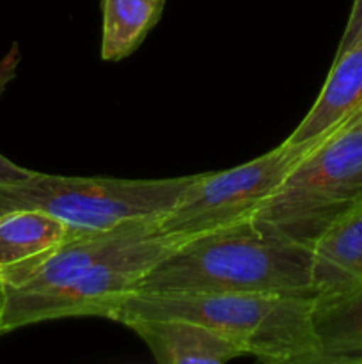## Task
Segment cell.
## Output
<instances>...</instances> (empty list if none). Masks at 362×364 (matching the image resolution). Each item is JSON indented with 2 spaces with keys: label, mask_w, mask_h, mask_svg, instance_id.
<instances>
[{
  "label": "cell",
  "mask_w": 362,
  "mask_h": 364,
  "mask_svg": "<svg viewBox=\"0 0 362 364\" xmlns=\"http://www.w3.org/2000/svg\"><path fill=\"white\" fill-rule=\"evenodd\" d=\"M362 39V0H353V6H351L350 18H348L346 28L343 32V38H341L339 45H337L336 57L344 53L346 50H350L351 46L357 45Z\"/></svg>",
  "instance_id": "obj_13"
},
{
  "label": "cell",
  "mask_w": 362,
  "mask_h": 364,
  "mask_svg": "<svg viewBox=\"0 0 362 364\" xmlns=\"http://www.w3.org/2000/svg\"><path fill=\"white\" fill-rule=\"evenodd\" d=\"M312 249L256 219L177 244L133 294L311 295Z\"/></svg>",
  "instance_id": "obj_2"
},
{
  "label": "cell",
  "mask_w": 362,
  "mask_h": 364,
  "mask_svg": "<svg viewBox=\"0 0 362 364\" xmlns=\"http://www.w3.org/2000/svg\"><path fill=\"white\" fill-rule=\"evenodd\" d=\"M4 306H6V294H4V284L0 279V336H4Z\"/></svg>",
  "instance_id": "obj_16"
},
{
  "label": "cell",
  "mask_w": 362,
  "mask_h": 364,
  "mask_svg": "<svg viewBox=\"0 0 362 364\" xmlns=\"http://www.w3.org/2000/svg\"><path fill=\"white\" fill-rule=\"evenodd\" d=\"M314 364H362V284L312 301Z\"/></svg>",
  "instance_id": "obj_11"
},
{
  "label": "cell",
  "mask_w": 362,
  "mask_h": 364,
  "mask_svg": "<svg viewBox=\"0 0 362 364\" xmlns=\"http://www.w3.org/2000/svg\"><path fill=\"white\" fill-rule=\"evenodd\" d=\"M35 171L25 169V167L18 166V164L11 162L9 159L0 153V183H14V181H21L25 178L32 176Z\"/></svg>",
  "instance_id": "obj_15"
},
{
  "label": "cell",
  "mask_w": 362,
  "mask_h": 364,
  "mask_svg": "<svg viewBox=\"0 0 362 364\" xmlns=\"http://www.w3.org/2000/svg\"><path fill=\"white\" fill-rule=\"evenodd\" d=\"M167 0H102V59L130 57L156 27Z\"/></svg>",
  "instance_id": "obj_12"
},
{
  "label": "cell",
  "mask_w": 362,
  "mask_h": 364,
  "mask_svg": "<svg viewBox=\"0 0 362 364\" xmlns=\"http://www.w3.org/2000/svg\"><path fill=\"white\" fill-rule=\"evenodd\" d=\"M158 364H224L247 355L233 338L187 318H130L123 323Z\"/></svg>",
  "instance_id": "obj_7"
},
{
  "label": "cell",
  "mask_w": 362,
  "mask_h": 364,
  "mask_svg": "<svg viewBox=\"0 0 362 364\" xmlns=\"http://www.w3.org/2000/svg\"><path fill=\"white\" fill-rule=\"evenodd\" d=\"M362 203V110L316 142L252 219L312 247L343 213Z\"/></svg>",
  "instance_id": "obj_4"
},
{
  "label": "cell",
  "mask_w": 362,
  "mask_h": 364,
  "mask_svg": "<svg viewBox=\"0 0 362 364\" xmlns=\"http://www.w3.org/2000/svg\"><path fill=\"white\" fill-rule=\"evenodd\" d=\"M195 176L123 180L34 173L21 181L0 183V215L14 210H39L75 231L112 230L130 220L165 215Z\"/></svg>",
  "instance_id": "obj_5"
},
{
  "label": "cell",
  "mask_w": 362,
  "mask_h": 364,
  "mask_svg": "<svg viewBox=\"0 0 362 364\" xmlns=\"http://www.w3.org/2000/svg\"><path fill=\"white\" fill-rule=\"evenodd\" d=\"M311 249L314 297L362 284V203L334 220Z\"/></svg>",
  "instance_id": "obj_10"
},
{
  "label": "cell",
  "mask_w": 362,
  "mask_h": 364,
  "mask_svg": "<svg viewBox=\"0 0 362 364\" xmlns=\"http://www.w3.org/2000/svg\"><path fill=\"white\" fill-rule=\"evenodd\" d=\"M18 64H20V52H18V45H13V48L0 60V96L6 92L7 85L16 77Z\"/></svg>",
  "instance_id": "obj_14"
},
{
  "label": "cell",
  "mask_w": 362,
  "mask_h": 364,
  "mask_svg": "<svg viewBox=\"0 0 362 364\" xmlns=\"http://www.w3.org/2000/svg\"><path fill=\"white\" fill-rule=\"evenodd\" d=\"M362 110V39L334 59L330 73L309 112L284 142L309 148Z\"/></svg>",
  "instance_id": "obj_8"
},
{
  "label": "cell",
  "mask_w": 362,
  "mask_h": 364,
  "mask_svg": "<svg viewBox=\"0 0 362 364\" xmlns=\"http://www.w3.org/2000/svg\"><path fill=\"white\" fill-rule=\"evenodd\" d=\"M77 231L39 210L0 215V279L13 281L34 269Z\"/></svg>",
  "instance_id": "obj_9"
},
{
  "label": "cell",
  "mask_w": 362,
  "mask_h": 364,
  "mask_svg": "<svg viewBox=\"0 0 362 364\" xmlns=\"http://www.w3.org/2000/svg\"><path fill=\"white\" fill-rule=\"evenodd\" d=\"M309 149L283 142L241 166L197 174L176 205L158 219L160 231L183 242L251 219Z\"/></svg>",
  "instance_id": "obj_6"
},
{
  "label": "cell",
  "mask_w": 362,
  "mask_h": 364,
  "mask_svg": "<svg viewBox=\"0 0 362 364\" xmlns=\"http://www.w3.org/2000/svg\"><path fill=\"white\" fill-rule=\"evenodd\" d=\"M158 219L77 231L27 274L2 281L4 334L73 316L112 320L119 302L133 294L146 272L181 244L160 231Z\"/></svg>",
  "instance_id": "obj_1"
},
{
  "label": "cell",
  "mask_w": 362,
  "mask_h": 364,
  "mask_svg": "<svg viewBox=\"0 0 362 364\" xmlns=\"http://www.w3.org/2000/svg\"><path fill=\"white\" fill-rule=\"evenodd\" d=\"M311 295L130 294L114 322L130 318H187L233 338L270 364H314Z\"/></svg>",
  "instance_id": "obj_3"
}]
</instances>
